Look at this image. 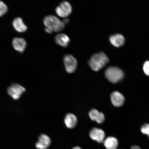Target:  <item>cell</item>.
Listing matches in <instances>:
<instances>
[{"label":"cell","mask_w":149,"mask_h":149,"mask_svg":"<svg viewBox=\"0 0 149 149\" xmlns=\"http://www.w3.org/2000/svg\"><path fill=\"white\" fill-rule=\"evenodd\" d=\"M109 62V59L105 54L102 52L95 54L89 61V65L95 71L102 69Z\"/></svg>","instance_id":"6da1fadb"},{"label":"cell","mask_w":149,"mask_h":149,"mask_svg":"<svg viewBox=\"0 0 149 149\" xmlns=\"http://www.w3.org/2000/svg\"><path fill=\"white\" fill-rule=\"evenodd\" d=\"M44 23L46 27L51 28L55 32L62 31L65 27V24L56 17L52 15L46 16L44 19Z\"/></svg>","instance_id":"7a4b0ae2"},{"label":"cell","mask_w":149,"mask_h":149,"mask_svg":"<svg viewBox=\"0 0 149 149\" xmlns=\"http://www.w3.org/2000/svg\"><path fill=\"white\" fill-rule=\"evenodd\" d=\"M105 75L107 79L111 82L116 83L123 78L124 74L120 69L116 67H111L106 70Z\"/></svg>","instance_id":"3957f363"},{"label":"cell","mask_w":149,"mask_h":149,"mask_svg":"<svg viewBox=\"0 0 149 149\" xmlns=\"http://www.w3.org/2000/svg\"><path fill=\"white\" fill-rule=\"evenodd\" d=\"M25 91L26 89L24 87L16 83L12 84L7 89L9 95L15 100L19 99Z\"/></svg>","instance_id":"277c9868"},{"label":"cell","mask_w":149,"mask_h":149,"mask_svg":"<svg viewBox=\"0 0 149 149\" xmlns=\"http://www.w3.org/2000/svg\"><path fill=\"white\" fill-rule=\"evenodd\" d=\"M65 70L68 73L71 74L75 71L77 66V61L73 56L68 54L64 58Z\"/></svg>","instance_id":"5b68a950"},{"label":"cell","mask_w":149,"mask_h":149,"mask_svg":"<svg viewBox=\"0 0 149 149\" xmlns=\"http://www.w3.org/2000/svg\"><path fill=\"white\" fill-rule=\"evenodd\" d=\"M72 8L71 5L68 1H64L61 3L56 9V12L59 16L65 18L71 13Z\"/></svg>","instance_id":"8992f818"},{"label":"cell","mask_w":149,"mask_h":149,"mask_svg":"<svg viewBox=\"0 0 149 149\" xmlns=\"http://www.w3.org/2000/svg\"><path fill=\"white\" fill-rule=\"evenodd\" d=\"M89 136L91 139L99 143L103 142L105 137V133L103 130L94 128L91 130Z\"/></svg>","instance_id":"52a82bcc"},{"label":"cell","mask_w":149,"mask_h":149,"mask_svg":"<svg viewBox=\"0 0 149 149\" xmlns=\"http://www.w3.org/2000/svg\"><path fill=\"white\" fill-rule=\"evenodd\" d=\"M51 142V139L48 136L42 134L39 137L38 141L36 143V148L38 149H47Z\"/></svg>","instance_id":"ba28073f"},{"label":"cell","mask_w":149,"mask_h":149,"mask_svg":"<svg viewBox=\"0 0 149 149\" xmlns=\"http://www.w3.org/2000/svg\"><path fill=\"white\" fill-rule=\"evenodd\" d=\"M112 103L116 107H120L123 105L125 98L123 95L118 91H115L111 95Z\"/></svg>","instance_id":"9c48e42d"},{"label":"cell","mask_w":149,"mask_h":149,"mask_svg":"<svg viewBox=\"0 0 149 149\" xmlns=\"http://www.w3.org/2000/svg\"><path fill=\"white\" fill-rule=\"evenodd\" d=\"M109 40L111 43L116 47H120L123 45L125 41L124 36L118 33L111 35Z\"/></svg>","instance_id":"30bf717a"},{"label":"cell","mask_w":149,"mask_h":149,"mask_svg":"<svg viewBox=\"0 0 149 149\" xmlns=\"http://www.w3.org/2000/svg\"><path fill=\"white\" fill-rule=\"evenodd\" d=\"M13 46L16 51L23 53L26 47V42L22 38H15L13 40Z\"/></svg>","instance_id":"8fae6325"},{"label":"cell","mask_w":149,"mask_h":149,"mask_svg":"<svg viewBox=\"0 0 149 149\" xmlns=\"http://www.w3.org/2000/svg\"><path fill=\"white\" fill-rule=\"evenodd\" d=\"M64 123L67 127L70 129L73 128L77 125V117L72 113H68L65 117Z\"/></svg>","instance_id":"7c38bea8"},{"label":"cell","mask_w":149,"mask_h":149,"mask_svg":"<svg viewBox=\"0 0 149 149\" xmlns=\"http://www.w3.org/2000/svg\"><path fill=\"white\" fill-rule=\"evenodd\" d=\"M89 116L91 120L95 121L99 124H101L105 120V116L103 113L100 112L97 110L93 109L89 111Z\"/></svg>","instance_id":"4fadbf2b"},{"label":"cell","mask_w":149,"mask_h":149,"mask_svg":"<svg viewBox=\"0 0 149 149\" xmlns=\"http://www.w3.org/2000/svg\"><path fill=\"white\" fill-rule=\"evenodd\" d=\"M56 43L63 47H66L68 45L70 42V39L68 36L64 33L58 34L55 38Z\"/></svg>","instance_id":"5bb4252c"},{"label":"cell","mask_w":149,"mask_h":149,"mask_svg":"<svg viewBox=\"0 0 149 149\" xmlns=\"http://www.w3.org/2000/svg\"><path fill=\"white\" fill-rule=\"evenodd\" d=\"M13 25L15 29L18 32H24L27 29V26L24 23L23 19L20 17L15 19L13 22Z\"/></svg>","instance_id":"9a60e30c"},{"label":"cell","mask_w":149,"mask_h":149,"mask_svg":"<svg viewBox=\"0 0 149 149\" xmlns=\"http://www.w3.org/2000/svg\"><path fill=\"white\" fill-rule=\"evenodd\" d=\"M104 146L107 149H117L118 145V140L116 138L109 137L104 141Z\"/></svg>","instance_id":"2e32d148"},{"label":"cell","mask_w":149,"mask_h":149,"mask_svg":"<svg viewBox=\"0 0 149 149\" xmlns=\"http://www.w3.org/2000/svg\"><path fill=\"white\" fill-rule=\"evenodd\" d=\"M8 11V7L3 1H0V17L4 15Z\"/></svg>","instance_id":"e0dca14e"},{"label":"cell","mask_w":149,"mask_h":149,"mask_svg":"<svg viewBox=\"0 0 149 149\" xmlns=\"http://www.w3.org/2000/svg\"><path fill=\"white\" fill-rule=\"evenodd\" d=\"M141 132L144 134L149 135V125L148 124H145L141 128Z\"/></svg>","instance_id":"ac0fdd59"},{"label":"cell","mask_w":149,"mask_h":149,"mask_svg":"<svg viewBox=\"0 0 149 149\" xmlns=\"http://www.w3.org/2000/svg\"><path fill=\"white\" fill-rule=\"evenodd\" d=\"M149 61H145L143 65V69L145 74L148 76L149 74Z\"/></svg>","instance_id":"d6986e66"},{"label":"cell","mask_w":149,"mask_h":149,"mask_svg":"<svg viewBox=\"0 0 149 149\" xmlns=\"http://www.w3.org/2000/svg\"><path fill=\"white\" fill-rule=\"evenodd\" d=\"M45 31L46 33H51L53 32V31L51 28L46 27L45 29Z\"/></svg>","instance_id":"ffe728a7"},{"label":"cell","mask_w":149,"mask_h":149,"mask_svg":"<svg viewBox=\"0 0 149 149\" xmlns=\"http://www.w3.org/2000/svg\"><path fill=\"white\" fill-rule=\"evenodd\" d=\"M63 22L65 24H65H68V22H69V20L68 18L65 19L63 20Z\"/></svg>","instance_id":"44dd1931"},{"label":"cell","mask_w":149,"mask_h":149,"mask_svg":"<svg viewBox=\"0 0 149 149\" xmlns=\"http://www.w3.org/2000/svg\"><path fill=\"white\" fill-rule=\"evenodd\" d=\"M131 149H141L139 146H134L132 147Z\"/></svg>","instance_id":"7402d4cb"},{"label":"cell","mask_w":149,"mask_h":149,"mask_svg":"<svg viewBox=\"0 0 149 149\" xmlns=\"http://www.w3.org/2000/svg\"><path fill=\"white\" fill-rule=\"evenodd\" d=\"M72 149H82L81 148H79V147L77 146L74 147V148H73Z\"/></svg>","instance_id":"603a6c76"}]
</instances>
